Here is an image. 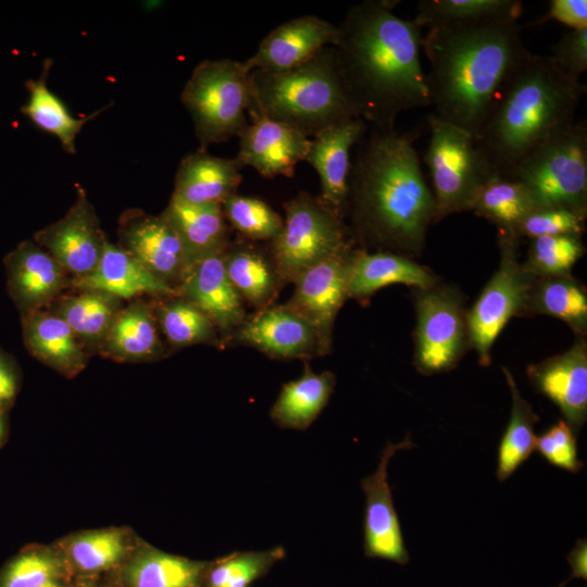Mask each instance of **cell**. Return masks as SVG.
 I'll return each mask as SVG.
<instances>
[{"mask_svg": "<svg viewBox=\"0 0 587 587\" xmlns=\"http://www.w3.org/2000/svg\"><path fill=\"white\" fill-rule=\"evenodd\" d=\"M422 27L392 12L387 1L352 5L333 46L346 92L367 125L395 128L404 111L430 105L421 62Z\"/></svg>", "mask_w": 587, "mask_h": 587, "instance_id": "1", "label": "cell"}, {"mask_svg": "<svg viewBox=\"0 0 587 587\" xmlns=\"http://www.w3.org/2000/svg\"><path fill=\"white\" fill-rule=\"evenodd\" d=\"M346 214L353 243L408 258L421 253L435 220V202L408 135L371 126L360 139Z\"/></svg>", "mask_w": 587, "mask_h": 587, "instance_id": "2", "label": "cell"}, {"mask_svg": "<svg viewBox=\"0 0 587 587\" xmlns=\"http://www.w3.org/2000/svg\"><path fill=\"white\" fill-rule=\"evenodd\" d=\"M517 21L428 28L422 49L432 115L473 137L502 86L529 52Z\"/></svg>", "mask_w": 587, "mask_h": 587, "instance_id": "3", "label": "cell"}, {"mask_svg": "<svg viewBox=\"0 0 587 587\" xmlns=\"http://www.w3.org/2000/svg\"><path fill=\"white\" fill-rule=\"evenodd\" d=\"M586 91L549 55L528 52L502 86L474 137L492 176L509 177L536 149L570 127Z\"/></svg>", "mask_w": 587, "mask_h": 587, "instance_id": "4", "label": "cell"}, {"mask_svg": "<svg viewBox=\"0 0 587 587\" xmlns=\"http://www.w3.org/2000/svg\"><path fill=\"white\" fill-rule=\"evenodd\" d=\"M248 113L289 125L308 138L339 122L360 117L338 74L333 47L284 72L249 73Z\"/></svg>", "mask_w": 587, "mask_h": 587, "instance_id": "5", "label": "cell"}, {"mask_svg": "<svg viewBox=\"0 0 587 587\" xmlns=\"http://www.w3.org/2000/svg\"><path fill=\"white\" fill-rule=\"evenodd\" d=\"M249 71L243 61L204 60L191 72L180 93L200 150L239 137L248 126Z\"/></svg>", "mask_w": 587, "mask_h": 587, "instance_id": "6", "label": "cell"}, {"mask_svg": "<svg viewBox=\"0 0 587 587\" xmlns=\"http://www.w3.org/2000/svg\"><path fill=\"white\" fill-rule=\"evenodd\" d=\"M505 178L523 184L539 208L587 215V124L575 121L524 159Z\"/></svg>", "mask_w": 587, "mask_h": 587, "instance_id": "7", "label": "cell"}, {"mask_svg": "<svg viewBox=\"0 0 587 587\" xmlns=\"http://www.w3.org/2000/svg\"><path fill=\"white\" fill-rule=\"evenodd\" d=\"M429 142L425 151L433 183L435 220L465 211L492 177L474 137L467 132L428 115Z\"/></svg>", "mask_w": 587, "mask_h": 587, "instance_id": "8", "label": "cell"}, {"mask_svg": "<svg viewBox=\"0 0 587 587\" xmlns=\"http://www.w3.org/2000/svg\"><path fill=\"white\" fill-rule=\"evenodd\" d=\"M286 218L280 234L271 241V254L282 283H295L310 267L353 246L344 218L319 197L299 192L284 204Z\"/></svg>", "mask_w": 587, "mask_h": 587, "instance_id": "9", "label": "cell"}, {"mask_svg": "<svg viewBox=\"0 0 587 587\" xmlns=\"http://www.w3.org/2000/svg\"><path fill=\"white\" fill-rule=\"evenodd\" d=\"M517 238L500 230V263L476 302L466 312L469 342L479 363H490L494 342L509 320L524 311L535 277L517 259Z\"/></svg>", "mask_w": 587, "mask_h": 587, "instance_id": "10", "label": "cell"}, {"mask_svg": "<svg viewBox=\"0 0 587 587\" xmlns=\"http://www.w3.org/2000/svg\"><path fill=\"white\" fill-rule=\"evenodd\" d=\"M415 312L416 370L424 375L450 371L470 345L461 295L437 285L420 290Z\"/></svg>", "mask_w": 587, "mask_h": 587, "instance_id": "11", "label": "cell"}, {"mask_svg": "<svg viewBox=\"0 0 587 587\" xmlns=\"http://www.w3.org/2000/svg\"><path fill=\"white\" fill-rule=\"evenodd\" d=\"M349 246L302 273L294 283L295 292L286 303L315 330L322 354L332 347L334 322L348 299Z\"/></svg>", "mask_w": 587, "mask_h": 587, "instance_id": "12", "label": "cell"}, {"mask_svg": "<svg viewBox=\"0 0 587 587\" xmlns=\"http://www.w3.org/2000/svg\"><path fill=\"white\" fill-rule=\"evenodd\" d=\"M410 435L399 444H387L377 470L361 480L365 494L364 553L399 564L409 562L400 523L394 508L391 489L387 480L388 463L399 450L414 448Z\"/></svg>", "mask_w": 587, "mask_h": 587, "instance_id": "13", "label": "cell"}, {"mask_svg": "<svg viewBox=\"0 0 587 587\" xmlns=\"http://www.w3.org/2000/svg\"><path fill=\"white\" fill-rule=\"evenodd\" d=\"M118 235L120 247L155 277L168 285L182 283L189 270L187 254L179 236L162 215L126 212Z\"/></svg>", "mask_w": 587, "mask_h": 587, "instance_id": "14", "label": "cell"}, {"mask_svg": "<svg viewBox=\"0 0 587 587\" xmlns=\"http://www.w3.org/2000/svg\"><path fill=\"white\" fill-rule=\"evenodd\" d=\"M105 240L83 188H78L75 203L61 220L36 234V241L77 277L97 267Z\"/></svg>", "mask_w": 587, "mask_h": 587, "instance_id": "15", "label": "cell"}, {"mask_svg": "<svg viewBox=\"0 0 587 587\" xmlns=\"http://www.w3.org/2000/svg\"><path fill=\"white\" fill-rule=\"evenodd\" d=\"M367 129L369 125L361 117L334 124L311 138L304 160L320 177L319 199L342 218L347 213L351 149Z\"/></svg>", "mask_w": 587, "mask_h": 587, "instance_id": "16", "label": "cell"}, {"mask_svg": "<svg viewBox=\"0 0 587 587\" xmlns=\"http://www.w3.org/2000/svg\"><path fill=\"white\" fill-rule=\"evenodd\" d=\"M539 394L561 411L564 422L578 434L587 419V346L580 337L567 351L527 367Z\"/></svg>", "mask_w": 587, "mask_h": 587, "instance_id": "17", "label": "cell"}, {"mask_svg": "<svg viewBox=\"0 0 587 587\" xmlns=\"http://www.w3.org/2000/svg\"><path fill=\"white\" fill-rule=\"evenodd\" d=\"M251 124L239 136L238 163L264 177H291L308 154L311 139L284 123L249 113Z\"/></svg>", "mask_w": 587, "mask_h": 587, "instance_id": "18", "label": "cell"}, {"mask_svg": "<svg viewBox=\"0 0 587 587\" xmlns=\"http://www.w3.org/2000/svg\"><path fill=\"white\" fill-rule=\"evenodd\" d=\"M336 37V25L315 15L299 16L266 35L243 64L249 72L288 71L311 60L324 48L333 47Z\"/></svg>", "mask_w": 587, "mask_h": 587, "instance_id": "19", "label": "cell"}, {"mask_svg": "<svg viewBox=\"0 0 587 587\" xmlns=\"http://www.w3.org/2000/svg\"><path fill=\"white\" fill-rule=\"evenodd\" d=\"M236 339L271 357L307 359L322 354L312 326L287 304L259 310L239 326Z\"/></svg>", "mask_w": 587, "mask_h": 587, "instance_id": "20", "label": "cell"}, {"mask_svg": "<svg viewBox=\"0 0 587 587\" xmlns=\"http://www.w3.org/2000/svg\"><path fill=\"white\" fill-rule=\"evenodd\" d=\"M224 251L196 261L183 278L179 292L215 327L228 332L243 323L245 309L242 298L226 274Z\"/></svg>", "mask_w": 587, "mask_h": 587, "instance_id": "21", "label": "cell"}, {"mask_svg": "<svg viewBox=\"0 0 587 587\" xmlns=\"http://www.w3.org/2000/svg\"><path fill=\"white\" fill-rule=\"evenodd\" d=\"M241 168L236 158L215 157L199 149L180 161L172 196L193 205L222 207L236 193Z\"/></svg>", "mask_w": 587, "mask_h": 587, "instance_id": "22", "label": "cell"}, {"mask_svg": "<svg viewBox=\"0 0 587 587\" xmlns=\"http://www.w3.org/2000/svg\"><path fill=\"white\" fill-rule=\"evenodd\" d=\"M403 284L420 290L434 287L435 276L411 258L394 252L352 249L348 264V298L364 299L378 289Z\"/></svg>", "mask_w": 587, "mask_h": 587, "instance_id": "23", "label": "cell"}, {"mask_svg": "<svg viewBox=\"0 0 587 587\" xmlns=\"http://www.w3.org/2000/svg\"><path fill=\"white\" fill-rule=\"evenodd\" d=\"M74 285L83 290L95 289L128 299L141 294L172 295L174 288L155 277L128 252L105 240L97 267L77 277Z\"/></svg>", "mask_w": 587, "mask_h": 587, "instance_id": "24", "label": "cell"}, {"mask_svg": "<svg viewBox=\"0 0 587 587\" xmlns=\"http://www.w3.org/2000/svg\"><path fill=\"white\" fill-rule=\"evenodd\" d=\"M161 215L179 236L189 267L207 255L223 252L229 245L222 207L193 205L172 196Z\"/></svg>", "mask_w": 587, "mask_h": 587, "instance_id": "25", "label": "cell"}, {"mask_svg": "<svg viewBox=\"0 0 587 587\" xmlns=\"http://www.w3.org/2000/svg\"><path fill=\"white\" fill-rule=\"evenodd\" d=\"M9 283L22 305L36 309L55 297L64 284V268L39 246L25 241L9 257Z\"/></svg>", "mask_w": 587, "mask_h": 587, "instance_id": "26", "label": "cell"}, {"mask_svg": "<svg viewBox=\"0 0 587 587\" xmlns=\"http://www.w3.org/2000/svg\"><path fill=\"white\" fill-rule=\"evenodd\" d=\"M209 563L147 548L118 571L120 587H202Z\"/></svg>", "mask_w": 587, "mask_h": 587, "instance_id": "27", "label": "cell"}, {"mask_svg": "<svg viewBox=\"0 0 587 587\" xmlns=\"http://www.w3.org/2000/svg\"><path fill=\"white\" fill-rule=\"evenodd\" d=\"M226 274L242 300L259 310L270 307L282 279L272 254L248 243H229L223 253Z\"/></svg>", "mask_w": 587, "mask_h": 587, "instance_id": "28", "label": "cell"}, {"mask_svg": "<svg viewBox=\"0 0 587 587\" xmlns=\"http://www.w3.org/2000/svg\"><path fill=\"white\" fill-rule=\"evenodd\" d=\"M336 384L335 375L314 373L308 365L303 375L284 384L270 416L283 428H308L327 404Z\"/></svg>", "mask_w": 587, "mask_h": 587, "instance_id": "29", "label": "cell"}, {"mask_svg": "<svg viewBox=\"0 0 587 587\" xmlns=\"http://www.w3.org/2000/svg\"><path fill=\"white\" fill-rule=\"evenodd\" d=\"M52 64L51 58L45 59L39 77L26 80L25 87L29 97L27 103L21 108V112L38 127L54 135L65 152L74 154L76 137L84 125L110 105L83 118L72 116L64 103L48 87Z\"/></svg>", "mask_w": 587, "mask_h": 587, "instance_id": "30", "label": "cell"}, {"mask_svg": "<svg viewBox=\"0 0 587 587\" xmlns=\"http://www.w3.org/2000/svg\"><path fill=\"white\" fill-rule=\"evenodd\" d=\"M24 335L30 352L53 369L64 374L84 369L86 357L78 338L58 314H32L25 322Z\"/></svg>", "mask_w": 587, "mask_h": 587, "instance_id": "31", "label": "cell"}, {"mask_svg": "<svg viewBox=\"0 0 587 587\" xmlns=\"http://www.w3.org/2000/svg\"><path fill=\"white\" fill-rule=\"evenodd\" d=\"M524 311L559 319L580 337L586 334V290L570 274L536 278Z\"/></svg>", "mask_w": 587, "mask_h": 587, "instance_id": "32", "label": "cell"}, {"mask_svg": "<svg viewBox=\"0 0 587 587\" xmlns=\"http://www.w3.org/2000/svg\"><path fill=\"white\" fill-rule=\"evenodd\" d=\"M519 0H421L414 21L424 28L452 24H485L517 21Z\"/></svg>", "mask_w": 587, "mask_h": 587, "instance_id": "33", "label": "cell"}, {"mask_svg": "<svg viewBox=\"0 0 587 587\" xmlns=\"http://www.w3.org/2000/svg\"><path fill=\"white\" fill-rule=\"evenodd\" d=\"M101 345L105 353L121 360L151 358L162 349L152 313L143 303L121 309Z\"/></svg>", "mask_w": 587, "mask_h": 587, "instance_id": "34", "label": "cell"}, {"mask_svg": "<svg viewBox=\"0 0 587 587\" xmlns=\"http://www.w3.org/2000/svg\"><path fill=\"white\" fill-rule=\"evenodd\" d=\"M512 397L511 415L498 449L497 478L507 480L533 453L536 445L534 426L539 417L523 398L514 377L502 367Z\"/></svg>", "mask_w": 587, "mask_h": 587, "instance_id": "35", "label": "cell"}, {"mask_svg": "<svg viewBox=\"0 0 587 587\" xmlns=\"http://www.w3.org/2000/svg\"><path fill=\"white\" fill-rule=\"evenodd\" d=\"M538 209L526 187L513 178L490 177L480 189L472 211L511 232L532 211Z\"/></svg>", "mask_w": 587, "mask_h": 587, "instance_id": "36", "label": "cell"}, {"mask_svg": "<svg viewBox=\"0 0 587 587\" xmlns=\"http://www.w3.org/2000/svg\"><path fill=\"white\" fill-rule=\"evenodd\" d=\"M121 311L120 298L95 289L66 299L59 308L75 336L85 342H102L115 316Z\"/></svg>", "mask_w": 587, "mask_h": 587, "instance_id": "37", "label": "cell"}, {"mask_svg": "<svg viewBox=\"0 0 587 587\" xmlns=\"http://www.w3.org/2000/svg\"><path fill=\"white\" fill-rule=\"evenodd\" d=\"M127 552L126 539L120 530H95L68 542L65 562L71 572L91 576L120 569Z\"/></svg>", "mask_w": 587, "mask_h": 587, "instance_id": "38", "label": "cell"}, {"mask_svg": "<svg viewBox=\"0 0 587 587\" xmlns=\"http://www.w3.org/2000/svg\"><path fill=\"white\" fill-rule=\"evenodd\" d=\"M284 557L285 550L282 547L232 553L208 564L202 587H247L267 574Z\"/></svg>", "mask_w": 587, "mask_h": 587, "instance_id": "39", "label": "cell"}, {"mask_svg": "<svg viewBox=\"0 0 587 587\" xmlns=\"http://www.w3.org/2000/svg\"><path fill=\"white\" fill-rule=\"evenodd\" d=\"M584 252L580 236L539 237L532 239L522 267L535 278L570 274Z\"/></svg>", "mask_w": 587, "mask_h": 587, "instance_id": "40", "label": "cell"}, {"mask_svg": "<svg viewBox=\"0 0 587 587\" xmlns=\"http://www.w3.org/2000/svg\"><path fill=\"white\" fill-rule=\"evenodd\" d=\"M229 224L250 240L273 241L282 232L284 221L264 201L253 197L230 196L222 204Z\"/></svg>", "mask_w": 587, "mask_h": 587, "instance_id": "41", "label": "cell"}, {"mask_svg": "<svg viewBox=\"0 0 587 587\" xmlns=\"http://www.w3.org/2000/svg\"><path fill=\"white\" fill-rule=\"evenodd\" d=\"M162 330L174 346L184 347L215 340V326L195 304L184 298L160 309Z\"/></svg>", "mask_w": 587, "mask_h": 587, "instance_id": "42", "label": "cell"}, {"mask_svg": "<svg viewBox=\"0 0 587 587\" xmlns=\"http://www.w3.org/2000/svg\"><path fill=\"white\" fill-rule=\"evenodd\" d=\"M71 573L65 559L49 550H30L15 557L0 573V587H39Z\"/></svg>", "mask_w": 587, "mask_h": 587, "instance_id": "43", "label": "cell"}, {"mask_svg": "<svg viewBox=\"0 0 587 587\" xmlns=\"http://www.w3.org/2000/svg\"><path fill=\"white\" fill-rule=\"evenodd\" d=\"M586 215L564 208H539L521 220L511 232L517 239L574 235L585 232Z\"/></svg>", "mask_w": 587, "mask_h": 587, "instance_id": "44", "label": "cell"}, {"mask_svg": "<svg viewBox=\"0 0 587 587\" xmlns=\"http://www.w3.org/2000/svg\"><path fill=\"white\" fill-rule=\"evenodd\" d=\"M535 449L549 463L571 473H577L584 465L577 458L574 433L564 421L536 437Z\"/></svg>", "mask_w": 587, "mask_h": 587, "instance_id": "45", "label": "cell"}, {"mask_svg": "<svg viewBox=\"0 0 587 587\" xmlns=\"http://www.w3.org/2000/svg\"><path fill=\"white\" fill-rule=\"evenodd\" d=\"M549 57L562 72L579 79L587 70V27L565 33L553 45Z\"/></svg>", "mask_w": 587, "mask_h": 587, "instance_id": "46", "label": "cell"}, {"mask_svg": "<svg viewBox=\"0 0 587 587\" xmlns=\"http://www.w3.org/2000/svg\"><path fill=\"white\" fill-rule=\"evenodd\" d=\"M549 20L560 22L571 29L587 27V1L586 0H551L549 10L545 16L536 21L540 24Z\"/></svg>", "mask_w": 587, "mask_h": 587, "instance_id": "47", "label": "cell"}, {"mask_svg": "<svg viewBox=\"0 0 587 587\" xmlns=\"http://www.w3.org/2000/svg\"><path fill=\"white\" fill-rule=\"evenodd\" d=\"M567 562L571 566V575L558 587H563L573 578L587 579V541L578 539L575 547L567 555Z\"/></svg>", "mask_w": 587, "mask_h": 587, "instance_id": "48", "label": "cell"}, {"mask_svg": "<svg viewBox=\"0 0 587 587\" xmlns=\"http://www.w3.org/2000/svg\"><path fill=\"white\" fill-rule=\"evenodd\" d=\"M15 390V377L9 365L0 357V401L10 400L13 398Z\"/></svg>", "mask_w": 587, "mask_h": 587, "instance_id": "49", "label": "cell"}, {"mask_svg": "<svg viewBox=\"0 0 587 587\" xmlns=\"http://www.w3.org/2000/svg\"><path fill=\"white\" fill-rule=\"evenodd\" d=\"M83 585L78 586V587H83ZM39 587H73L72 584L70 583V579H68V576L67 577H61V578H57V579H53V580H50Z\"/></svg>", "mask_w": 587, "mask_h": 587, "instance_id": "50", "label": "cell"}, {"mask_svg": "<svg viewBox=\"0 0 587 587\" xmlns=\"http://www.w3.org/2000/svg\"><path fill=\"white\" fill-rule=\"evenodd\" d=\"M2 432H3V425H2L1 417H0V437L2 436Z\"/></svg>", "mask_w": 587, "mask_h": 587, "instance_id": "51", "label": "cell"}, {"mask_svg": "<svg viewBox=\"0 0 587 587\" xmlns=\"http://www.w3.org/2000/svg\"><path fill=\"white\" fill-rule=\"evenodd\" d=\"M83 587H92L90 584H84Z\"/></svg>", "mask_w": 587, "mask_h": 587, "instance_id": "52", "label": "cell"}]
</instances>
